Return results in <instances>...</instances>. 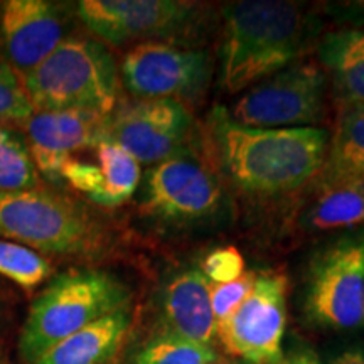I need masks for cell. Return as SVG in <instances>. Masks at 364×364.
<instances>
[{"label": "cell", "mask_w": 364, "mask_h": 364, "mask_svg": "<svg viewBox=\"0 0 364 364\" xmlns=\"http://www.w3.org/2000/svg\"><path fill=\"white\" fill-rule=\"evenodd\" d=\"M211 140L223 174L250 194L273 196L302 188L321 174L329 132L317 127L252 129L225 107L211 112Z\"/></svg>", "instance_id": "cell-1"}, {"label": "cell", "mask_w": 364, "mask_h": 364, "mask_svg": "<svg viewBox=\"0 0 364 364\" xmlns=\"http://www.w3.org/2000/svg\"><path fill=\"white\" fill-rule=\"evenodd\" d=\"M221 85L240 93L306 54L314 39V19L299 4L243 0L225 7Z\"/></svg>", "instance_id": "cell-2"}, {"label": "cell", "mask_w": 364, "mask_h": 364, "mask_svg": "<svg viewBox=\"0 0 364 364\" xmlns=\"http://www.w3.org/2000/svg\"><path fill=\"white\" fill-rule=\"evenodd\" d=\"M130 294L117 277L102 270H68L38 295L29 309L19 339L26 363L34 364L46 351L93 324L129 307Z\"/></svg>", "instance_id": "cell-3"}, {"label": "cell", "mask_w": 364, "mask_h": 364, "mask_svg": "<svg viewBox=\"0 0 364 364\" xmlns=\"http://www.w3.org/2000/svg\"><path fill=\"white\" fill-rule=\"evenodd\" d=\"M34 110H81L112 115L122 80L112 53L100 41L65 38L38 68L24 76Z\"/></svg>", "instance_id": "cell-4"}, {"label": "cell", "mask_w": 364, "mask_h": 364, "mask_svg": "<svg viewBox=\"0 0 364 364\" xmlns=\"http://www.w3.org/2000/svg\"><path fill=\"white\" fill-rule=\"evenodd\" d=\"M0 236L65 257L97 255L107 243L103 226L83 204L39 188L0 193Z\"/></svg>", "instance_id": "cell-5"}, {"label": "cell", "mask_w": 364, "mask_h": 364, "mask_svg": "<svg viewBox=\"0 0 364 364\" xmlns=\"http://www.w3.org/2000/svg\"><path fill=\"white\" fill-rule=\"evenodd\" d=\"M327 76L318 63L297 61L241 95L230 117L252 129L314 127L324 117Z\"/></svg>", "instance_id": "cell-6"}, {"label": "cell", "mask_w": 364, "mask_h": 364, "mask_svg": "<svg viewBox=\"0 0 364 364\" xmlns=\"http://www.w3.org/2000/svg\"><path fill=\"white\" fill-rule=\"evenodd\" d=\"M306 309L317 324L353 329L364 321V230L329 245L314 258Z\"/></svg>", "instance_id": "cell-7"}, {"label": "cell", "mask_w": 364, "mask_h": 364, "mask_svg": "<svg viewBox=\"0 0 364 364\" xmlns=\"http://www.w3.org/2000/svg\"><path fill=\"white\" fill-rule=\"evenodd\" d=\"M120 75L135 98L194 102L206 93L213 59L204 49L152 41L136 44L125 54Z\"/></svg>", "instance_id": "cell-8"}, {"label": "cell", "mask_w": 364, "mask_h": 364, "mask_svg": "<svg viewBox=\"0 0 364 364\" xmlns=\"http://www.w3.org/2000/svg\"><path fill=\"white\" fill-rule=\"evenodd\" d=\"M287 279L280 273H262L243 304L225 321L218 322L215 334L231 356L252 364H280L285 332Z\"/></svg>", "instance_id": "cell-9"}, {"label": "cell", "mask_w": 364, "mask_h": 364, "mask_svg": "<svg viewBox=\"0 0 364 364\" xmlns=\"http://www.w3.org/2000/svg\"><path fill=\"white\" fill-rule=\"evenodd\" d=\"M76 12L88 31L108 44L167 43L198 19V6L182 0H83Z\"/></svg>", "instance_id": "cell-10"}, {"label": "cell", "mask_w": 364, "mask_h": 364, "mask_svg": "<svg viewBox=\"0 0 364 364\" xmlns=\"http://www.w3.org/2000/svg\"><path fill=\"white\" fill-rule=\"evenodd\" d=\"M223 201L218 177L189 149L156 164L144 181V209L174 223L216 215Z\"/></svg>", "instance_id": "cell-11"}, {"label": "cell", "mask_w": 364, "mask_h": 364, "mask_svg": "<svg viewBox=\"0 0 364 364\" xmlns=\"http://www.w3.org/2000/svg\"><path fill=\"white\" fill-rule=\"evenodd\" d=\"M193 115L176 100H140L108 117L107 140L124 147L140 164L166 161L186 150Z\"/></svg>", "instance_id": "cell-12"}, {"label": "cell", "mask_w": 364, "mask_h": 364, "mask_svg": "<svg viewBox=\"0 0 364 364\" xmlns=\"http://www.w3.org/2000/svg\"><path fill=\"white\" fill-rule=\"evenodd\" d=\"M108 117L81 110H36L22 124L38 174L54 182L61 181V169L71 154L107 140Z\"/></svg>", "instance_id": "cell-13"}, {"label": "cell", "mask_w": 364, "mask_h": 364, "mask_svg": "<svg viewBox=\"0 0 364 364\" xmlns=\"http://www.w3.org/2000/svg\"><path fill=\"white\" fill-rule=\"evenodd\" d=\"M7 63L27 76L65 41V17L46 0H9L0 11Z\"/></svg>", "instance_id": "cell-14"}, {"label": "cell", "mask_w": 364, "mask_h": 364, "mask_svg": "<svg viewBox=\"0 0 364 364\" xmlns=\"http://www.w3.org/2000/svg\"><path fill=\"white\" fill-rule=\"evenodd\" d=\"M166 334L211 346L216 321L209 300V282L199 268H189L172 279L162 294Z\"/></svg>", "instance_id": "cell-15"}, {"label": "cell", "mask_w": 364, "mask_h": 364, "mask_svg": "<svg viewBox=\"0 0 364 364\" xmlns=\"http://www.w3.org/2000/svg\"><path fill=\"white\" fill-rule=\"evenodd\" d=\"M130 324L129 307L118 309L53 346L34 364H107L120 349Z\"/></svg>", "instance_id": "cell-16"}, {"label": "cell", "mask_w": 364, "mask_h": 364, "mask_svg": "<svg viewBox=\"0 0 364 364\" xmlns=\"http://www.w3.org/2000/svg\"><path fill=\"white\" fill-rule=\"evenodd\" d=\"M318 65L341 107L364 103V29H341L318 44Z\"/></svg>", "instance_id": "cell-17"}, {"label": "cell", "mask_w": 364, "mask_h": 364, "mask_svg": "<svg viewBox=\"0 0 364 364\" xmlns=\"http://www.w3.org/2000/svg\"><path fill=\"white\" fill-rule=\"evenodd\" d=\"M318 179H364V103L341 107Z\"/></svg>", "instance_id": "cell-18"}, {"label": "cell", "mask_w": 364, "mask_h": 364, "mask_svg": "<svg viewBox=\"0 0 364 364\" xmlns=\"http://www.w3.org/2000/svg\"><path fill=\"white\" fill-rule=\"evenodd\" d=\"M316 199L304 225L316 231L344 230L364 225V179H318Z\"/></svg>", "instance_id": "cell-19"}, {"label": "cell", "mask_w": 364, "mask_h": 364, "mask_svg": "<svg viewBox=\"0 0 364 364\" xmlns=\"http://www.w3.org/2000/svg\"><path fill=\"white\" fill-rule=\"evenodd\" d=\"M98 167L103 177V189L98 196L97 204L112 208L120 206L134 196L139 188L140 162L120 145L108 142L98 144L97 147Z\"/></svg>", "instance_id": "cell-20"}, {"label": "cell", "mask_w": 364, "mask_h": 364, "mask_svg": "<svg viewBox=\"0 0 364 364\" xmlns=\"http://www.w3.org/2000/svg\"><path fill=\"white\" fill-rule=\"evenodd\" d=\"M39 174L24 139L16 132L0 129V193L36 189Z\"/></svg>", "instance_id": "cell-21"}, {"label": "cell", "mask_w": 364, "mask_h": 364, "mask_svg": "<svg viewBox=\"0 0 364 364\" xmlns=\"http://www.w3.org/2000/svg\"><path fill=\"white\" fill-rule=\"evenodd\" d=\"M215 359L211 346L162 332L136 353L132 364H213Z\"/></svg>", "instance_id": "cell-22"}, {"label": "cell", "mask_w": 364, "mask_h": 364, "mask_svg": "<svg viewBox=\"0 0 364 364\" xmlns=\"http://www.w3.org/2000/svg\"><path fill=\"white\" fill-rule=\"evenodd\" d=\"M0 275L22 289H34L51 275V265L48 258L34 250L0 240Z\"/></svg>", "instance_id": "cell-23"}, {"label": "cell", "mask_w": 364, "mask_h": 364, "mask_svg": "<svg viewBox=\"0 0 364 364\" xmlns=\"http://www.w3.org/2000/svg\"><path fill=\"white\" fill-rule=\"evenodd\" d=\"M34 112L24 80L9 63L0 61V124H22Z\"/></svg>", "instance_id": "cell-24"}, {"label": "cell", "mask_w": 364, "mask_h": 364, "mask_svg": "<svg viewBox=\"0 0 364 364\" xmlns=\"http://www.w3.org/2000/svg\"><path fill=\"white\" fill-rule=\"evenodd\" d=\"M257 277L255 272H245L230 284H209V300L216 324L230 317L243 304L253 290Z\"/></svg>", "instance_id": "cell-25"}, {"label": "cell", "mask_w": 364, "mask_h": 364, "mask_svg": "<svg viewBox=\"0 0 364 364\" xmlns=\"http://www.w3.org/2000/svg\"><path fill=\"white\" fill-rule=\"evenodd\" d=\"M199 270L209 284H230L245 273V258L235 247H221L206 255Z\"/></svg>", "instance_id": "cell-26"}, {"label": "cell", "mask_w": 364, "mask_h": 364, "mask_svg": "<svg viewBox=\"0 0 364 364\" xmlns=\"http://www.w3.org/2000/svg\"><path fill=\"white\" fill-rule=\"evenodd\" d=\"M61 179H65L78 193L88 196L95 203H97L98 196L102 194L103 177L100 167L95 164L70 157L61 169Z\"/></svg>", "instance_id": "cell-27"}, {"label": "cell", "mask_w": 364, "mask_h": 364, "mask_svg": "<svg viewBox=\"0 0 364 364\" xmlns=\"http://www.w3.org/2000/svg\"><path fill=\"white\" fill-rule=\"evenodd\" d=\"M282 364H322L312 351H297L292 356H289Z\"/></svg>", "instance_id": "cell-28"}, {"label": "cell", "mask_w": 364, "mask_h": 364, "mask_svg": "<svg viewBox=\"0 0 364 364\" xmlns=\"http://www.w3.org/2000/svg\"><path fill=\"white\" fill-rule=\"evenodd\" d=\"M331 364H364V354L359 349H349L339 354Z\"/></svg>", "instance_id": "cell-29"}]
</instances>
